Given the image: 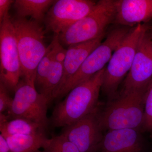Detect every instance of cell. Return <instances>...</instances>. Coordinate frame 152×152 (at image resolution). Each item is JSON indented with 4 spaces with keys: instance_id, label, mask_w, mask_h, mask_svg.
Segmentation results:
<instances>
[{
    "instance_id": "cell-1",
    "label": "cell",
    "mask_w": 152,
    "mask_h": 152,
    "mask_svg": "<svg viewBox=\"0 0 152 152\" xmlns=\"http://www.w3.org/2000/svg\"><path fill=\"white\" fill-rule=\"evenodd\" d=\"M105 68L73 88L64 99L57 105L51 118L52 123L54 126L64 127L97 109Z\"/></svg>"
},
{
    "instance_id": "cell-2",
    "label": "cell",
    "mask_w": 152,
    "mask_h": 152,
    "mask_svg": "<svg viewBox=\"0 0 152 152\" xmlns=\"http://www.w3.org/2000/svg\"><path fill=\"white\" fill-rule=\"evenodd\" d=\"M12 21L20 60L22 80L35 86L37 68L47 51L45 31L34 20L17 17Z\"/></svg>"
},
{
    "instance_id": "cell-3",
    "label": "cell",
    "mask_w": 152,
    "mask_h": 152,
    "mask_svg": "<svg viewBox=\"0 0 152 152\" xmlns=\"http://www.w3.org/2000/svg\"><path fill=\"white\" fill-rule=\"evenodd\" d=\"M115 14V1H99L89 13L58 34L60 43L69 47L104 35L106 28L114 21Z\"/></svg>"
},
{
    "instance_id": "cell-4",
    "label": "cell",
    "mask_w": 152,
    "mask_h": 152,
    "mask_svg": "<svg viewBox=\"0 0 152 152\" xmlns=\"http://www.w3.org/2000/svg\"><path fill=\"white\" fill-rule=\"evenodd\" d=\"M145 92H122L116 99L109 104L98 120L102 130L142 127L144 120Z\"/></svg>"
},
{
    "instance_id": "cell-5",
    "label": "cell",
    "mask_w": 152,
    "mask_h": 152,
    "mask_svg": "<svg viewBox=\"0 0 152 152\" xmlns=\"http://www.w3.org/2000/svg\"><path fill=\"white\" fill-rule=\"evenodd\" d=\"M149 28L142 24L131 28L114 51L105 68L102 88L107 94H115L120 83L129 72L140 42Z\"/></svg>"
},
{
    "instance_id": "cell-6",
    "label": "cell",
    "mask_w": 152,
    "mask_h": 152,
    "mask_svg": "<svg viewBox=\"0 0 152 152\" xmlns=\"http://www.w3.org/2000/svg\"><path fill=\"white\" fill-rule=\"evenodd\" d=\"M130 29L127 27L121 26L112 30L105 40L88 56L77 73L55 95L54 99L65 96L75 87L103 69L114 51Z\"/></svg>"
},
{
    "instance_id": "cell-7",
    "label": "cell",
    "mask_w": 152,
    "mask_h": 152,
    "mask_svg": "<svg viewBox=\"0 0 152 152\" xmlns=\"http://www.w3.org/2000/svg\"><path fill=\"white\" fill-rule=\"evenodd\" d=\"M7 116L8 119L23 118L34 122L45 129L49 124L47 116L50 102L35 86L23 80L20 81L15 92Z\"/></svg>"
},
{
    "instance_id": "cell-8",
    "label": "cell",
    "mask_w": 152,
    "mask_h": 152,
    "mask_svg": "<svg viewBox=\"0 0 152 152\" xmlns=\"http://www.w3.org/2000/svg\"><path fill=\"white\" fill-rule=\"evenodd\" d=\"M21 77L20 60L9 14L0 22V83L15 92Z\"/></svg>"
},
{
    "instance_id": "cell-9",
    "label": "cell",
    "mask_w": 152,
    "mask_h": 152,
    "mask_svg": "<svg viewBox=\"0 0 152 152\" xmlns=\"http://www.w3.org/2000/svg\"><path fill=\"white\" fill-rule=\"evenodd\" d=\"M152 79V31L149 28L139 44L132 67L124 81L122 92H145Z\"/></svg>"
},
{
    "instance_id": "cell-10",
    "label": "cell",
    "mask_w": 152,
    "mask_h": 152,
    "mask_svg": "<svg viewBox=\"0 0 152 152\" xmlns=\"http://www.w3.org/2000/svg\"><path fill=\"white\" fill-rule=\"evenodd\" d=\"M96 3L90 0L55 1L45 18L47 28L59 34L89 13Z\"/></svg>"
},
{
    "instance_id": "cell-11",
    "label": "cell",
    "mask_w": 152,
    "mask_h": 152,
    "mask_svg": "<svg viewBox=\"0 0 152 152\" xmlns=\"http://www.w3.org/2000/svg\"><path fill=\"white\" fill-rule=\"evenodd\" d=\"M98 120V109L75 122L63 128L61 134L80 152H95L100 148L103 136Z\"/></svg>"
},
{
    "instance_id": "cell-12",
    "label": "cell",
    "mask_w": 152,
    "mask_h": 152,
    "mask_svg": "<svg viewBox=\"0 0 152 152\" xmlns=\"http://www.w3.org/2000/svg\"><path fill=\"white\" fill-rule=\"evenodd\" d=\"M114 23L121 26H136L152 18V0L115 1Z\"/></svg>"
},
{
    "instance_id": "cell-13",
    "label": "cell",
    "mask_w": 152,
    "mask_h": 152,
    "mask_svg": "<svg viewBox=\"0 0 152 152\" xmlns=\"http://www.w3.org/2000/svg\"><path fill=\"white\" fill-rule=\"evenodd\" d=\"M141 148L138 131L132 129L109 130L100 147L102 152H140Z\"/></svg>"
},
{
    "instance_id": "cell-14",
    "label": "cell",
    "mask_w": 152,
    "mask_h": 152,
    "mask_svg": "<svg viewBox=\"0 0 152 152\" xmlns=\"http://www.w3.org/2000/svg\"><path fill=\"white\" fill-rule=\"evenodd\" d=\"M104 36L93 40L68 47L64 63V74L61 83L54 95L63 87L68 80L78 71L90 54L102 42Z\"/></svg>"
},
{
    "instance_id": "cell-15",
    "label": "cell",
    "mask_w": 152,
    "mask_h": 152,
    "mask_svg": "<svg viewBox=\"0 0 152 152\" xmlns=\"http://www.w3.org/2000/svg\"><path fill=\"white\" fill-rule=\"evenodd\" d=\"M45 129L34 122L23 118L8 119L7 115L0 114V132L4 137L30 135L43 133Z\"/></svg>"
},
{
    "instance_id": "cell-16",
    "label": "cell",
    "mask_w": 152,
    "mask_h": 152,
    "mask_svg": "<svg viewBox=\"0 0 152 152\" xmlns=\"http://www.w3.org/2000/svg\"><path fill=\"white\" fill-rule=\"evenodd\" d=\"M4 137L11 152H36L40 148H43L48 139L43 132Z\"/></svg>"
},
{
    "instance_id": "cell-17",
    "label": "cell",
    "mask_w": 152,
    "mask_h": 152,
    "mask_svg": "<svg viewBox=\"0 0 152 152\" xmlns=\"http://www.w3.org/2000/svg\"><path fill=\"white\" fill-rule=\"evenodd\" d=\"M56 1L52 0H16L14 7L18 17H31L40 23L45 20L46 12Z\"/></svg>"
},
{
    "instance_id": "cell-18",
    "label": "cell",
    "mask_w": 152,
    "mask_h": 152,
    "mask_svg": "<svg viewBox=\"0 0 152 152\" xmlns=\"http://www.w3.org/2000/svg\"><path fill=\"white\" fill-rule=\"evenodd\" d=\"M59 41L58 35L55 34L51 43L47 47L45 54L38 64L35 81V86L38 92L42 87L51 67L54 61L57 44Z\"/></svg>"
},
{
    "instance_id": "cell-19",
    "label": "cell",
    "mask_w": 152,
    "mask_h": 152,
    "mask_svg": "<svg viewBox=\"0 0 152 152\" xmlns=\"http://www.w3.org/2000/svg\"><path fill=\"white\" fill-rule=\"evenodd\" d=\"M43 148L49 152H80L75 145L62 134L48 139Z\"/></svg>"
},
{
    "instance_id": "cell-20",
    "label": "cell",
    "mask_w": 152,
    "mask_h": 152,
    "mask_svg": "<svg viewBox=\"0 0 152 152\" xmlns=\"http://www.w3.org/2000/svg\"><path fill=\"white\" fill-rule=\"evenodd\" d=\"M142 127L152 131V79L144 96V120Z\"/></svg>"
},
{
    "instance_id": "cell-21",
    "label": "cell",
    "mask_w": 152,
    "mask_h": 152,
    "mask_svg": "<svg viewBox=\"0 0 152 152\" xmlns=\"http://www.w3.org/2000/svg\"><path fill=\"white\" fill-rule=\"evenodd\" d=\"M10 91L1 83H0V114L7 111L12 104L13 98L9 94Z\"/></svg>"
},
{
    "instance_id": "cell-22",
    "label": "cell",
    "mask_w": 152,
    "mask_h": 152,
    "mask_svg": "<svg viewBox=\"0 0 152 152\" xmlns=\"http://www.w3.org/2000/svg\"><path fill=\"white\" fill-rule=\"evenodd\" d=\"M15 1L13 0H0V22L9 14V9Z\"/></svg>"
},
{
    "instance_id": "cell-23",
    "label": "cell",
    "mask_w": 152,
    "mask_h": 152,
    "mask_svg": "<svg viewBox=\"0 0 152 152\" xmlns=\"http://www.w3.org/2000/svg\"><path fill=\"white\" fill-rule=\"evenodd\" d=\"M0 152H11L5 138L0 134Z\"/></svg>"
},
{
    "instance_id": "cell-24",
    "label": "cell",
    "mask_w": 152,
    "mask_h": 152,
    "mask_svg": "<svg viewBox=\"0 0 152 152\" xmlns=\"http://www.w3.org/2000/svg\"><path fill=\"white\" fill-rule=\"evenodd\" d=\"M36 152H49L46 151H39H39H36Z\"/></svg>"
}]
</instances>
